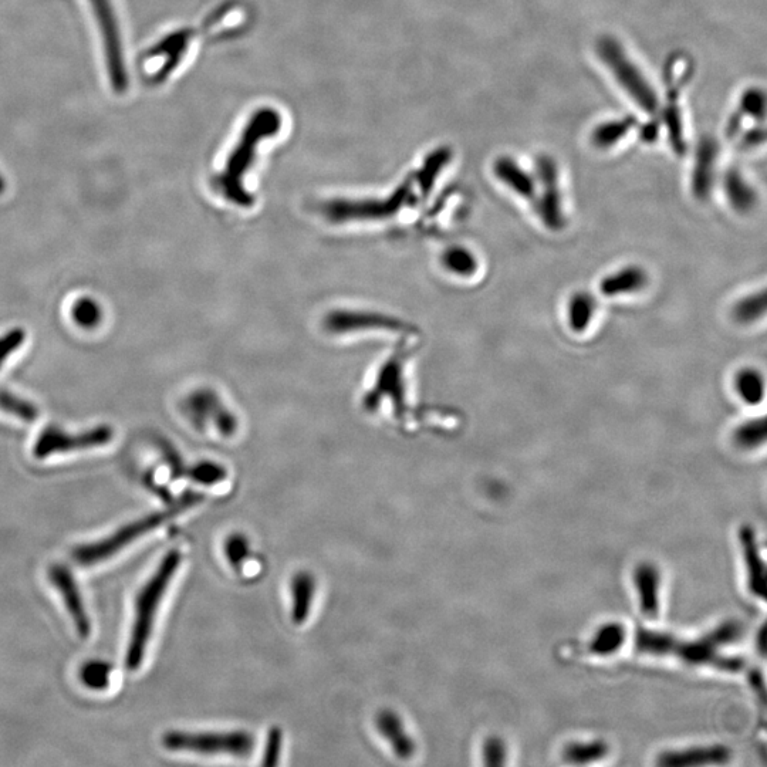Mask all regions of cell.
Returning a JSON list of instances; mask_svg holds the SVG:
<instances>
[{
    "label": "cell",
    "mask_w": 767,
    "mask_h": 767,
    "mask_svg": "<svg viewBox=\"0 0 767 767\" xmlns=\"http://www.w3.org/2000/svg\"><path fill=\"white\" fill-rule=\"evenodd\" d=\"M741 635V625L728 621L698 640H682L675 635L640 628L635 647L641 654L675 657L689 665H708L719 671L738 672L743 664L738 658L721 654L723 645L731 644Z\"/></svg>",
    "instance_id": "cell-1"
},
{
    "label": "cell",
    "mask_w": 767,
    "mask_h": 767,
    "mask_svg": "<svg viewBox=\"0 0 767 767\" xmlns=\"http://www.w3.org/2000/svg\"><path fill=\"white\" fill-rule=\"evenodd\" d=\"M280 128H282V117L270 107L256 111L249 118L238 144L226 161L225 168L216 177V187L223 197L236 204H249L250 198L242 185L243 175L252 167L260 141L273 137L279 133Z\"/></svg>",
    "instance_id": "cell-2"
},
{
    "label": "cell",
    "mask_w": 767,
    "mask_h": 767,
    "mask_svg": "<svg viewBox=\"0 0 767 767\" xmlns=\"http://www.w3.org/2000/svg\"><path fill=\"white\" fill-rule=\"evenodd\" d=\"M181 560L182 556L178 550H171L165 554L160 566L155 570L154 576L145 583L143 589L138 593L137 601H135L133 630H131L130 644H128L127 655H125V667L128 671H137L143 664L158 607H160L165 591L174 579L175 573L181 566Z\"/></svg>",
    "instance_id": "cell-3"
},
{
    "label": "cell",
    "mask_w": 767,
    "mask_h": 767,
    "mask_svg": "<svg viewBox=\"0 0 767 767\" xmlns=\"http://www.w3.org/2000/svg\"><path fill=\"white\" fill-rule=\"evenodd\" d=\"M596 54L617 86L633 101L638 110L654 117L660 113L661 100L657 90L652 87L641 67L634 62L633 57L617 39L611 36L600 37L596 45Z\"/></svg>",
    "instance_id": "cell-4"
},
{
    "label": "cell",
    "mask_w": 767,
    "mask_h": 767,
    "mask_svg": "<svg viewBox=\"0 0 767 767\" xmlns=\"http://www.w3.org/2000/svg\"><path fill=\"white\" fill-rule=\"evenodd\" d=\"M201 500L202 496L199 495V493H185L177 503H174V505L170 506L167 510L151 513V515L145 516L143 519L128 523L127 526L121 527L116 533L106 537V539L100 540V542L77 547L73 552L74 560H76L80 566H94V564L104 562V560L116 556L117 553H120L125 547L130 546L135 540L148 535L152 530L164 525L167 520L181 515V513L192 508V506L198 505Z\"/></svg>",
    "instance_id": "cell-5"
},
{
    "label": "cell",
    "mask_w": 767,
    "mask_h": 767,
    "mask_svg": "<svg viewBox=\"0 0 767 767\" xmlns=\"http://www.w3.org/2000/svg\"><path fill=\"white\" fill-rule=\"evenodd\" d=\"M89 5L99 29L101 50L111 87L117 93H123L127 89L128 73L117 0H89Z\"/></svg>",
    "instance_id": "cell-6"
},
{
    "label": "cell",
    "mask_w": 767,
    "mask_h": 767,
    "mask_svg": "<svg viewBox=\"0 0 767 767\" xmlns=\"http://www.w3.org/2000/svg\"><path fill=\"white\" fill-rule=\"evenodd\" d=\"M165 748L172 752L199 753V755H229L245 758L255 748V738L246 731L165 733Z\"/></svg>",
    "instance_id": "cell-7"
},
{
    "label": "cell",
    "mask_w": 767,
    "mask_h": 767,
    "mask_svg": "<svg viewBox=\"0 0 767 767\" xmlns=\"http://www.w3.org/2000/svg\"><path fill=\"white\" fill-rule=\"evenodd\" d=\"M692 73H694V64L684 53H675L674 56L669 57L664 69V79L667 83V94H665L667 104L664 108H660V111L664 110V125L667 128L668 141L677 155H685L687 152L684 121H682L679 100H681L682 90L691 81Z\"/></svg>",
    "instance_id": "cell-8"
},
{
    "label": "cell",
    "mask_w": 767,
    "mask_h": 767,
    "mask_svg": "<svg viewBox=\"0 0 767 767\" xmlns=\"http://www.w3.org/2000/svg\"><path fill=\"white\" fill-rule=\"evenodd\" d=\"M537 214L549 231H562L566 225L563 195L560 189L559 167L550 157H540L536 165Z\"/></svg>",
    "instance_id": "cell-9"
},
{
    "label": "cell",
    "mask_w": 767,
    "mask_h": 767,
    "mask_svg": "<svg viewBox=\"0 0 767 767\" xmlns=\"http://www.w3.org/2000/svg\"><path fill=\"white\" fill-rule=\"evenodd\" d=\"M113 437V428L108 427V425H100V427L91 428L89 431L80 432V434H67L66 431L57 428L56 425H50V427L43 429L42 434L37 438L33 454L36 458L45 459L50 455L86 451V449L107 445Z\"/></svg>",
    "instance_id": "cell-10"
},
{
    "label": "cell",
    "mask_w": 767,
    "mask_h": 767,
    "mask_svg": "<svg viewBox=\"0 0 767 767\" xmlns=\"http://www.w3.org/2000/svg\"><path fill=\"white\" fill-rule=\"evenodd\" d=\"M49 579L54 584L59 593L62 594L64 604H66L67 611L73 618V623L76 625L77 633L81 638H87L90 635L91 623L89 614H87L86 606H84L83 598L79 586H77L76 580H74L72 571L67 569L62 564H54L49 571Z\"/></svg>",
    "instance_id": "cell-11"
},
{
    "label": "cell",
    "mask_w": 767,
    "mask_h": 767,
    "mask_svg": "<svg viewBox=\"0 0 767 767\" xmlns=\"http://www.w3.org/2000/svg\"><path fill=\"white\" fill-rule=\"evenodd\" d=\"M718 158L719 148L714 140L706 138L699 143L691 181L692 194L698 201H706L714 191Z\"/></svg>",
    "instance_id": "cell-12"
},
{
    "label": "cell",
    "mask_w": 767,
    "mask_h": 767,
    "mask_svg": "<svg viewBox=\"0 0 767 767\" xmlns=\"http://www.w3.org/2000/svg\"><path fill=\"white\" fill-rule=\"evenodd\" d=\"M731 758V749L726 746H699V748L665 750L658 756L657 765L665 767L723 765Z\"/></svg>",
    "instance_id": "cell-13"
},
{
    "label": "cell",
    "mask_w": 767,
    "mask_h": 767,
    "mask_svg": "<svg viewBox=\"0 0 767 767\" xmlns=\"http://www.w3.org/2000/svg\"><path fill=\"white\" fill-rule=\"evenodd\" d=\"M493 174H495L500 184L505 185L509 191H512L518 197L525 198L527 201L536 198L537 184L535 175L530 174L515 158L508 157V155L499 157L495 164H493Z\"/></svg>",
    "instance_id": "cell-14"
},
{
    "label": "cell",
    "mask_w": 767,
    "mask_h": 767,
    "mask_svg": "<svg viewBox=\"0 0 767 767\" xmlns=\"http://www.w3.org/2000/svg\"><path fill=\"white\" fill-rule=\"evenodd\" d=\"M739 542H741L746 570H748L749 591L753 596L763 598L766 590V566L760 556L755 530L748 525L742 526L739 530Z\"/></svg>",
    "instance_id": "cell-15"
},
{
    "label": "cell",
    "mask_w": 767,
    "mask_h": 767,
    "mask_svg": "<svg viewBox=\"0 0 767 767\" xmlns=\"http://www.w3.org/2000/svg\"><path fill=\"white\" fill-rule=\"evenodd\" d=\"M634 583L641 613L647 618H657L660 614V570L655 564L641 563L634 571Z\"/></svg>",
    "instance_id": "cell-16"
},
{
    "label": "cell",
    "mask_w": 767,
    "mask_h": 767,
    "mask_svg": "<svg viewBox=\"0 0 767 767\" xmlns=\"http://www.w3.org/2000/svg\"><path fill=\"white\" fill-rule=\"evenodd\" d=\"M375 726L385 741L390 743L391 749L400 759H411L414 756L417 745L414 739L408 735L404 722L397 712L391 709H383L375 716Z\"/></svg>",
    "instance_id": "cell-17"
},
{
    "label": "cell",
    "mask_w": 767,
    "mask_h": 767,
    "mask_svg": "<svg viewBox=\"0 0 767 767\" xmlns=\"http://www.w3.org/2000/svg\"><path fill=\"white\" fill-rule=\"evenodd\" d=\"M648 282L647 270L638 265L625 266L601 280L600 292L606 297L634 295L645 289Z\"/></svg>",
    "instance_id": "cell-18"
},
{
    "label": "cell",
    "mask_w": 767,
    "mask_h": 767,
    "mask_svg": "<svg viewBox=\"0 0 767 767\" xmlns=\"http://www.w3.org/2000/svg\"><path fill=\"white\" fill-rule=\"evenodd\" d=\"M723 191L733 211L738 214H749L758 204V194L755 188L749 184L748 179L743 177L738 168H731L723 175Z\"/></svg>",
    "instance_id": "cell-19"
},
{
    "label": "cell",
    "mask_w": 767,
    "mask_h": 767,
    "mask_svg": "<svg viewBox=\"0 0 767 767\" xmlns=\"http://www.w3.org/2000/svg\"><path fill=\"white\" fill-rule=\"evenodd\" d=\"M316 577L310 571L303 570L295 574L290 584L292 591V621L296 625L306 623L312 611L314 596H316Z\"/></svg>",
    "instance_id": "cell-20"
},
{
    "label": "cell",
    "mask_w": 767,
    "mask_h": 767,
    "mask_svg": "<svg viewBox=\"0 0 767 767\" xmlns=\"http://www.w3.org/2000/svg\"><path fill=\"white\" fill-rule=\"evenodd\" d=\"M637 127V121L633 117L614 118L596 125L591 131L590 141L597 150L606 151L623 143Z\"/></svg>",
    "instance_id": "cell-21"
},
{
    "label": "cell",
    "mask_w": 767,
    "mask_h": 767,
    "mask_svg": "<svg viewBox=\"0 0 767 767\" xmlns=\"http://www.w3.org/2000/svg\"><path fill=\"white\" fill-rule=\"evenodd\" d=\"M596 299L587 292H577L567 304V322L574 333H584L596 316Z\"/></svg>",
    "instance_id": "cell-22"
},
{
    "label": "cell",
    "mask_w": 767,
    "mask_h": 767,
    "mask_svg": "<svg viewBox=\"0 0 767 767\" xmlns=\"http://www.w3.org/2000/svg\"><path fill=\"white\" fill-rule=\"evenodd\" d=\"M735 388L741 400L750 407L762 404L765 400V377L758 368H742L735 377Z\"/></svg>",
    "instance_id": "cell-23"
},
{
    "label": "cell",
    "mask_w": 767,
    "mask_h": 767,
    "mask_svg": "<svg viewBox=\"0 0 767 767\" xmlns=\"http://www.w3.org/2000/svg\"><path fill=\"white\" fill-rule=\"evenodd\" d=\"M627 638L623 624L607 623L601 625L590 641V651L598 657H610L621 650Z\"/></svg>",
    "instance_id": "cell-24"
},
{
    "label": "cell",
    "mask_w": 767,
    "mask_h": 767,
    "mask_svg": "<svg viewBox=\"0 0 767 767\" xmlns=\"http://www.w3.org/2000/svg\"><path fill=\"white\" fill-rule=\"evenodd\" d=\"M610 748L604 741L573 742L563 750V759L571 765H589L604 759Z\"/></svg>",
    "instance_id": "cell-25"
},
{
    "label": "cell",
    "mask_w": 767,
    "mask_h": 767,
    "mask_svg": "<svg viewBox=\"0 0 767 767\" xmlns=\"http://www.w3.org/2000/svg\"><path fill=\"white\" fill-rule=\"evenodd\" d=\"M767 438L765 418L743 422L733 432V442L738 448L752 451L765 444Z\"/></svg>",
    "instance_id": "cell-26"
},
{
    "label": "cell",
    "mask_w": 767,
    "mask_h": 767,
    "mask_svg": "<svg viewBox=\"0 0 767 767\" xmlns=\"http://www.w3.org/2000/svg\"><path fill=\"white\" fill-rule=\"evenodd\" d=\"M766 314V293L765 290L752 295L743 297L733 307V319L741 324H752L759 322Z\"/></svg>",
    "instance_id": "cell-27"
},
{
    "label": "cell",
    "mask_w": 767,
    "mask_h": 767,
    "mask_svg": "<svg viewBox=\"0 0 767 767\" xmlns=\"http://www.w3.org/2000/svg\"><path fill=\"white\" fill-rule=\"evenodd\" d=\"M444 266L456 276L469 277L478 270L475 253L464 246H455L444 253Z\"/></svg>",
    "instance_id": "cell-28"
},
{
    "label": "cell",
    "mask_w": 767,
    "mask_h": 767,
    "mask_svg": "<svg viewBox=\"0 0 767 767\" xmlns=\"http://www.w3.org/2000/svg\"><path fill=\"white\" fill-rule=\"evenodd\" d=\"M738 114L752 123H763L766 114V97L762 90L752 87L743 91L739 100Z\"/></svg>",
    "instance_id": "cell-29"
},
{
    "label": "cell",
    "mask_w": 767,
    "mask_h": 767,
    "mask_svg": "<svg viewBox=\"0 0 767 767\" xmlns=\"http://www.w3.org/2000/svg\"><path fill=\"white\" fill-rule=\"evenodd\" d=\"M72 317L81 329H96L103 320V310L96 300L90 299V297H81L73 304Z\"/></svg>",
    "instance_id": "cell-30"
},
{
    "label": "cell",
    "mask_w": 767,
    "mask_h": 767,
    "mask_svg": "<svg viewBox=\"0 0 767 767\" xmlns=\"http://www.w3.org/2000/svg\"><path fill=\"white\" fill-rule=\"evenodd\" d=\"M0 411L8 412L13 417L25 422H33L39 417V411L32 402L3 390H0Z\"/></svg>",
    "instance_id": "cell-31"
},
{
    "label": "cell",
    "mask_w": 767,
    "mask_h": 767,
    "mask_svg": "<svg viewBox=\"0 0 767 767\" xmlns=\"http://www.w3.org/2000/svg\"><path fill=\"white\" fill-rule=\"evenodd\" d=\"M111 671L113 667L106 661H90L81 668L80 679L87 688L101 691L110 684Z\"/></svg>",
    "instance_id": "cell-32"
},
{
    "label": "cell",
    "mask_w": 767,
    "mask_h": 767,
    "mask_svg": "<svg viewBox=\"0 0 767 767\" xmlns=\"http://www.w3.org/2000/svg\"><path fill=\"white\" fill-rule=\"evenodd\" d=\"M223 550H225L226 560L236 570H241L245 566L252 552L248 537L242 533H233L229 536L223 545Z\"/></svg>",
    "instance_id": "cell-33"
},
{
    "label": "cell",
    "mask_w": 767,
    "mask_h": 767,
    "mask_svg": "<svg viewBox=\"0 0 767 767\" xmlns=\"http://www.w3.org/2000/svg\"><path fill=\"white\" fill-rule=\"evenodd\" d=\"M188 473L192 481L201 483V485H216L226 478L225 468L214 464V462H202V464L195 465Z\"/></svg>",
    "instance_id": "cell-34"
},
{
    "label": "cell",
    "mask_w": 767,
    "mask_h": 767,
    "mask_svg": "<svg viewBox=\"0 0 767 767\" xmlns=\"http://www.w3.org/2000/svg\"><path fill=\"white\" fill-rule=\"evenodd\" d=\"M283 752V732L282 729H270L268 738H266L265 750H263V766H277L280 763V756Z\"/></svg>",
    "instance_id": "cell-35"
},
{
    "label": "cell",
    "mask_w": 767,
    "mask_h": 767,
    "mask_svg": "<svg viewBox=\"0 0 767 767\" xmlns=\"http://www.w3.org/2000/svg\"><path fill=\"white\" fill-rule=\"evenodd\" d=\"M482 755L486 766H503L508 759V749L502 739L493 736L483 745Z\"/></svg>",
    "instance_id": "cell-36"
},
{
    "label": "cell",
    "mask_w": 767,
    "mask_h": 767,
    "mask_svg": "<svg viewBox=\"0 0 767 767\" xmlns=\"http://www.w3.org/2000/svg\"><path fill=\"white\" fill-rule=\"evenodd\" d=\"M25 331L15 329L9 331L6 336L0 337V368L6 363V360L18 351L20 346L25 343Z\"/></svg>",
    "instance_id": "cell-37"
},
{
    "label": "cell",
    "mask_w": 767,
    "mask_h": 767,
    "mask_svg": "<svg viewBox=\"0 0 767 767\" xmlns=\"http://www.w3.org/2000/svg\"><path fill=\"white\" fill-rule=\"evenodd\" d=\"M5 189H6L5 179H3L2 175H0V195H2L3 192H5Z\"/></svg>",
    "instance_id": "cell-38"
}]
</instances>
